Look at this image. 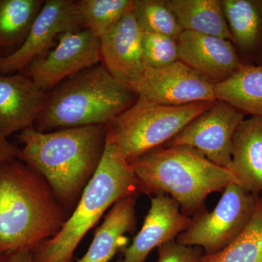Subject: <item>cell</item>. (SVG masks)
<instances>
[{"mask_svg": "<svg viewBox=\"0 0 262 262\" xmlns=\"http://www.w3.org/2000/svg\"><path fill=\"white\" fill-rule=\"evenodd\" d=\"M192 218L183 214L175 200L165 194L151 196V206L141 230L132 244L121 251L117 262H145L155 248L175 241L190 225Z\"/></svg>", "mask_w": 262, "mask_h": 262, "instance_id": "4fadbf2b", "label": "cell"}, {"mask_svg": "<svg viewBox=\"0 0 262 262\" xmlns=\"http://www.w3.org/2000/svg\"><path fill=\"white\" fill-rule=\"evenodd\" d=\"M261 63H262V62H261Z\"/></svg>", "mask_w": 262, "mask_h": 262, "instance_id": "f1b7e54d", "label": "cell"}, {"mask_svg": "<svg viewBox=\"0 0 262 262\" xmlns=\"http://www.w3.org/2000/svg\"><path fill=\"white\" fill-rule=\"evenodd\" d=\"M244 117L229 103L216 100L163 146H190L232 173V139Z\"/></svg>", "mask_w": 262, "mask_h": 262, "instance_id": "9c48e42d", "label": "cell"}, {"mask_svg": "<svg viewBox=\"0 0 262 262\" xmlns=\"http://www.w3.org/2000/svg\"><path fill=\"white\" fill-rule=\"evenodd\" d=\"M137 95L96 64L69 77L48 92L34 127L39 132L106 125L130 107Z\"/></svg>", "mask_w": 262, "mask_h": 262, "instance_id": "277c9868", "label": "cell"}, {"mask_svg": "<svg viewBox=\"0 0 262 262\" xmlns=\"http://www.w3.org/2000/svg\"><path fill=\"white\" fill-rule=\"evenodd\" d=\"M182 31L223 38L232 42V36L222 0H166Z\"/></svg>", "mask_w": 262, "mask_h": 262, "instance_id": "d6986e66", "label": "cell"}, {"mask_svg": "<svg viewBox=\"0 0 262 262\" xmlns=\"http://www.w3.org/2000/svg\"><path fill=\"white\" fill-rule=\"evenodd\" d=\"M0 262H35L32 250L22 249L0 255Z\"/></svg>", "mask_w": 262, "mask_h": 262, "instance_id": "83f0119b", "label": "cell"}, {"mask_svg": "<svg viewBox=\"0 0 262 262\" xmlns=\"http://www.w3.org/2000/svg\"><path fill=\"white\" fill-rule=\"evenodd\" d=\"M214 102L168 106L138 97L130 108L106 125V137L130 161L165 145Z\"/></svg>", "mask_w": 262, "mask_h": 262, "instance_id": "8992f818", "label": "cell"}, {"mask_svg": "<svg viewBox=\"0 0 262 262\" xmlns=\"http://www.w3.org/2000/svg\"><path fill=\"white\" fill-rule=\"evenodd\" d=\"M138 196H127L112 206L103 223L95 232L87 252L77 262H108L127 247L128 239L125 234H133L136 229Z\"/></svg>", "mask_w": 262, "mask_h": 262, "instance_id": "2e32d148", "label": "cell"}, {"mask_svg": "<svg viewBox=\"0 0 262 262\" xmlns=\"http://www.w3.org/2000/svg\"><path fill=\"white\" fill-rule=\"evenodd\" d=\"M141 194L130 163L106 137L97 170L84 187L73 213L54 237L32 250L35 262H72L74 252L84 234L108 208L120 200Z\"/></svg>", "mask_w": 262, "mask_h": 262, "instance_id": "5b68a950", "label": "cell"}, {"mask_svg": "<svg viewBox=\"0 0 262 262\" xmlns=\"http://www.w3.org/2000/svg\"><path fill=\"white\" fill-rule=\"evenodd\" d=\"M157 262H198L204 254L198 246H187L172 241L158 248Z\"/></svg>", "mask_w": 262, "mask_h": 262, "instance_id": "484cf974", "label": "cell"}, {"mask_svg": "<svg viewBox=\"0 0 262 262\" xmlns=\"http://www.w3.org/2000/svg\"><path fill=\"white\" fill-rule=\"evenodd\" d=\"M67 213L42 176L18 158L0 164V255L54 237Z\"/></svg>", "mask_w": 262, "mask_h": 262, "instance_id": "7a4b0ae2", "label": "cell"}, {"mask_svg": "<svg viewBox=\"0 0 262 262\" xmlns=\"http://www.w3.org/2000/svg\"><path fill=\"white\" fill-rule=\"evenodd\" d=\"M143 58L146 67L161 68L179 61L178 40L143 31Z\"/></svg>", "mask_w": 262, "mask_h": 262, "instance_id": "d4e9b609", "label": "cell"}, {"mask_svg": "<svg viewBox=\"0 0 262 262\" xmlns=\"http://www.w3.org/2000/svg\"><path fill=\"white\" fill-rule=\"evenodd\" d=\"M133 12L142 31L178 40L183 32L166 0H134Z\"/></svg>", "mask_w": 262, "mask_h": 262, "instance_id": "cb8c5ba5", "label": "cell"}, {"mask_svg": "<svg viewBox=\"0 0 262 262\" xmlns=\"http://www.w3.org/2000/svg\"><path fill=\"white\" fill-rule=\"evenodd\" d=\"M198 262H262V198L238 237L223 251L202 256Z\"/></svg>", "mask_w": 262, "mask_h": 262, "instance_id": "7402d4cb", "label": "cell"}, {"mask_svg": "<svg viewBox=\"0 0 262 262\" xmlns=\"http://www.w3.org/2000/svg\"><path fill=\"white\" fill-rule=\"evenodd\" d=\"M142 35L131 10L100 37L101 63L117 81L131 90L146 68Z\"/></svg>", "mask_w": 262, "mask_h": 262, "instance_id": "7c38bea8", "label": "cell"}, {"mask_svg": "<svg viewBox=\"0 0 262 262\" xmlns=\"http://www.w3.org/2000/svg\"><path fill=\"white\" fill-rule=\"evenodd\" d=\"M141 193L165 194L175 200L183 214L194 216L207 211L208 194L239 183L230 170L212 163L188 146H160L128 161Z\"/></svg>", "mask_w": 262, "mask_h": 262, "instance_id": "3957f363", "label": "cell"}, {"mask_svg": "<svg viewBox=\"0 0 262 262\" xmlns=\"http://www.w3.org/2000/svg\"><path fill=\"white\" fill-rule=\"evenodd\" d=\"M47 94L23 72L0 75V131L8 138L34 127Z\"/></svg>", "mask_w": 262, "mask_h": 262, "instance_id": "9a60e30c", "label": "cell"}, {"mask_svg": "<svg viewBox=\"0 0 262 262\" xmlns=\"http://www.w3.org/2000/svg\"><path fill=\"white\" fill-rule=\"evenodd\" d=\"M44 0H0V59L24 44Z\"/></svg>", "mask_w": 262, "mask_h": 262, "instance_id": "44dd1931", "label": "cell"}, {"mask_svg": "<svg viewBox=\"0 0 262 262\" xmlns=\"http://www.w3.org/2000/svg\"><path fill=\"white\" fill-rule=\"evenodd\" d=\"M100 61V38L82 29L60 34L56 46L34 58L21 72L49 92L63 80Z\"/></svg>", "mask_w": 262, "mask_h": 262, "instance_id": "ba28073f", "label": "cell"}, {"mask_svg": "<svg viewBox=\"0 0 262 262\" xmlns=\"http://www.w3.org/2000/svg\"><path fill=\"white\" fill-rule=\"evenodd\" d=\"M133 91L139 98L168 106L216 101L215 84L181 61L161 68L146 67Z\"/></svg>", "mask_w": 262, "mask_h": 262, "instance_id": "30bf717a", "label": "cell"}, {"mask_svg": "<svg viewBox=\"0 0 262 262\" xmlns=\"http://www.w3.org/2000/svg\"><path fill=\"white\" fill-rule=\"evenodd\" d=\"M232 173L249 192H262V116L239 124L232 139Z\"/></svg>", "mask_w": 262, "mask_h": 262, "instance_id": "ac0fdd59", "label": "cell"}, {"mask_svg": "<svg viewBox=\"0 0 262 262\" xmlns=\"http://www.w3.org/2000/svg\"><path fill=\"white\" fill-rule=\"evenodd\" d=\"M82 29L75 0H46L21 47L12 56L0 59V75L22 72L51 48L60 34Z\"/></svg>", "mask_w": 262, "mask_h": 262, "instance_id": "8fae6325", "label": "cell"}, {"mask_svg": "<svg viewBox=\"0 0 262 262\" xmlns=\"http://www.w3.org/2000/svg\"><path fill=\"white\" fill-rule=\"evenodd\" d=\"M232 42L247 64L262 62V0H222Z\"/></svg>", "mask_w": 262, "mask_h": 262, "instance_id": "e0dca14e", "label": "cell"}, {"mask_svg": "<svg viewBox=\"0 0 262 262\" xmlns=\"http://www.w3.org/2000/svg\"><path fill=\"white\" fill-rule=\"evenodd\" d=\"M216 100L244 115L262 116V63L245 64L224 82L215 84Z\"/></svg>", "mask_w": 262, "mask_h": 262, "instance_id": "ffe728a7", "label": "cell"}, {"mask_svg": "<svg viewBox=\"0 0 262 262\" xmlns=\"http://www.w3.org/2000/svg\"><path fill=\"white\" fill-rule=\"evenodd\" d=\"M19 148L0 131V164L18 158Z\"/></svg>", "mask_w": 262, "mask_h": 262, "instance_id": "4316f807", "label": "cell"}, {"mask_svg": "<svg viewBox=\"0 0 262 262\" xmlns=\"http://www.w3.org/2000/svg\"><path fill=\"white\" fill-rule=\"evenodd\" d=\"M82 29L101 37L126 13L134 0H76Z\"/></svg>", "mask_w": 262, "mask_h": 262, "instance_id": "603a6c76", "label": "cell"}, {"mask_svg": "<svg viewBox=\"0 0 262 262\" xmlns=\"http://www.w3.org/2000/svg\"><path fill=\"white\" fill-rule=\"evenodd\" d=\"M23 145L18 158L42 176L66 212L78 203L101 162L106 125L39 132L34 127L17 134Z\"/></svg>", "mask_w": 262, "mask_h": 262, "instance_id": "6da1fadb", "label": "cell"}, {"mask_svg": "<svg viewBox=\"0 0 262 262\" xmlns=\"http://www.w3.org/2000/svg\"><path fill=\"white\" fill-rule=\"evenodd\" d=\"M178 43L179 61L214 84L227 80L247 64L228 39L183 31Z\"/></svg>", "mask_w": 262, "mask_h": 262, "instance_id": "5bb4252c", "label": "cell"}, {"mask_svg": "<svg viewBox=\"0 0 262 262\" xmlns=\"http://www.w3.org/2000/svg\"><path fill=\"white\" fill-rule=\"evenodd\" d=\"M258 198V194L246 190L237 183H230L214 209L192 217L190 225L176 241L184 246L201 247L204 256L223 251L246 228Z\"/></svg>", "mask_w": 262, "mask_h": 262, "instance_id": "52a82bcc", "label": "cell"}]
</instances>
